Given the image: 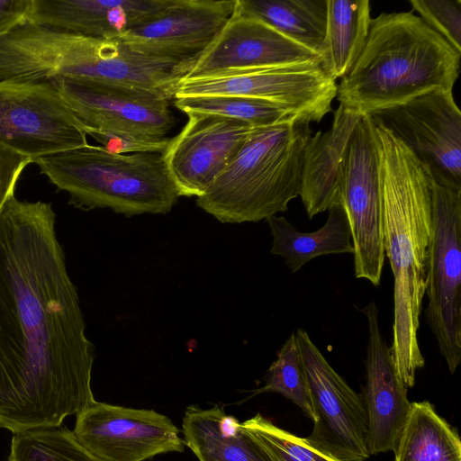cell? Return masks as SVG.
Returning a JSON list of instances; mask_svg holds the SVG:
<instances>
[{
  "instance_id": "2",
  "label": "cell",
  "mask_w": 461,
  "mask_h": 461,
  "mask_svg": "<svg viewBox=\"0 0 461 461\" xmlns=\"http://www.w3.org/2000/svg\"><path fill=\"white\" fill-rule=\"evenodd\" d=\"M374 122V121H373ZM379 158L384 256L393 275V342L400 380L415 384L425 365L418 332L426 294L432 225L429 173L390 131L374 122Z\"/></svg>"
},
{
  "instance_id": "6",
  "label": "cell",
  "mask_w": 461,
  "mask_h": 461,
  "mask_svg": "<svg viewBox=\"0 0 461 461\" xmlns=\"http://www.w3.org/2000/svg\"><path fill=\"white\" fill-rule=\"evenodd\" d=\"M429 177L432 225L426 315L453 375L461 362V187L438 182L430 174Z\"/></svg>"
},
{
  "instance_id": "18",
  "label": "cell",
  "mask_w": 461,
  "mask_h": 461,
  "mask_svg": "<svg viewBox=\"0 0 461 461\" xmlns=\"http://www.w3.org/2000/svg\"><path fill=\"white\" fill-rule=\"evenodd\" d=\"M170 0H32L30 23L91 38H116L151 19Z\"/></svg>"
},
{
  "instance_id": "4",
  "label": "cell",
  "mask_w": 461,
  "mask_h": 461,
  "mask_svg": "<svg viewBox=\"0 0 461 461\" xmlns=\"http://www.w3.org/2000/svg\"><path fill=\"white\" fill-rule=\"evenodd\" d=\"M310 124L299 118L253 128L196 204L223 223L258 222L287 211L300 196Z\"/></svg>"
},
{
  "instance_id": "5",
  "label": "cell",
  "mask_w": 461,
  "mask_h": 461,
  "mask_svg": "<svg viewBox=\"0 0 461 461\" xmlns=\"http://www.w3.org/2000/svg\"><path fill=\"white\" fill-rule=\"evenodd\" d=\"M33 163L68 194L69 204L85 211L108 208L126 217L166 214L181 197L162 153L115 154L88 144Z\"/></svg>"
},
{
  "instance_id": "7",
  "label": "cell",
  "mask_w": 461,
  "mask_h": 461,
  "mask_svg": "<svg viewBox=\"0 0 461 461\" xmlns=\"http://www.w3.org/2000/svg\"><path fill=\"white\" fill-rule=\"evenodd\" d=\"M314 413L304 440L339 461H366L368 421L364 400L329 364L303 329L294 331Z\"/></svg>"
},
{
  "instance_id": "16",
  "label": "cell",
  "mask_w": 461,
  "mask_h": 461,
  "mask_svg": "<svg viewBox=\"0 0 461 461\" xmlns=\"http://www.w3.org/2000/svg\"><path fill=\"white\" fill-rule=\"evenodd\" d=\"M237 0H170L158 14L118 37L146 56L186 60L202 52L232 14Z\"/></svg>"
},
{
  "instance_id": "27",
  "label": "cell",
  "mask_w": 461,
  "mask_h": 461,
  "mask_svg": "<svg viewBox=\"0 0 461 461\" xmlns=\"http://www.w3.org/2000/svg\"><path fill=\"white\" fill-rule=\"evenodd\" d=\"M277 393L295 403L307 417L314 420L309 389L294 332L277 352L276 359L266 375V384L255 391Z\"/></svg>"
},
{
  "instance_id": "17",
  "label": "cell",
  "mask_w": 461,
  "mask_h": 461,
  "mask_svg": "<svg viewBox=\"0 0 461 461\" xmlns=\"http://www.w3.org/2000/svg\"><path fill=\"white\" fill-rule=\"evenodd\" d=\"M361 312L367 326L366 384L361 395L368 421V452L370 456L394 453L411 406L408 387L397 375L381 332L376 304L370 302Z\"/></svg>"
},
{
  "instance_id": "12",
  "label": "cell",
  "mask_w": 461,
  "mask_h": 461,
  "mask_svg": "<svg viewBox=\"0 0 461 461\" xmlns=\"http://www.w3.org/2000/svg\"><path fill=\"white\" fill-rule=\"evenodd\" d=\"M50 83L93 133L165 139L176 124L171 99L148 91L57 78Z\"/></svg>"
},
{
  "instance_id": "14",
  "label": "cell",
  "mask_w": 461,
  "mask_h": 461,
  "mask_svg": "<svg viewBox=\"0 0 461 461\" xmlns=\"http://www.w3.org/2000/svg\"><path fill=\"white\" fill-rule=\"evenodd\" d=\"M179 429L153 410L95 402L77 414V439L104 461H144L167 452H182Z\"/></svg>"
},
{
  "instance_id": "11",
  "label": "cell",
  "mask_w": 461,
  "mask_h": 461,
  "mask_svg": "<svg viewBox=\"0 0 461 461\" xmlns=\"http://www.w3.org/2000/svg\"><path fill=\"white\" fill-rule=\"evenodd\" d=\"M369 115L404 143L436 181L461 187V113L453 91L435 90Z\"/></svg>"
},
{
  "instance_id": "10",
  "label": "cell",
  "mask_w": 461,
  "mask_h": 461,
  "mask_svg": "<svg viewBox=\"0 0 461 461\" xmlns=\"http://www.w3.org/2000/svg\"><path fill=\"white\" fill-rule=\"evenodd\" d=\"M341 204L350 227L355 276L377 286L385 256L379 158L370 115L361 117L348 142Z\"/></svg>"
},
{
  "instance_id": "1",
  "label": "cell",
  "mask_w": 461,
  "mask_h": 461,
  "mask_svg": "<svg viewBox=\"0 0 461 461\" xmlns=\"http://www.w3.org/2000/svg\"><path fill=\"white\" fill-rule=\"evenodd\" d=\"M51 203L12 196L0 212V427H59L95 402V346Z\"/></svg>"
},
{
  "instance_id": "25",
  "label": "cell",
  "mask_w": 461,
  "mask_h": 461,
  "mask_svg": "<svg viewBox=\"0 0 461 461\" xmlns=\"http://www.w3.org/2000/svg\"><path fill=\"white\" fill-rule=\"evenodd\" d=\"M174 105L185 114L188 113L212 114L240 121L253 128L303 118L279 104L240 96L178 97L174 98Z\"/></svg>"
},
{
  "instance_id": "19",
  "label": "cell",
  "mask_w": 461,
  "mask_h": 461,
  "mask_svg": "<svg viewBox=\"0 0 461 461\" xmlns=\"http://www.w3.org/2000/svg\"><path fill=\"white\" fill-rule=\"evenodd\" d=\"M362 115L339 104L332 125L308 140L300 196L310 219L341 204L344 163L351 135Z\"/></svg>"
},
{
  "instance_id": "23",
  "label": "cell",
  "mask_w": 461,
  "mask_h": 461,
  "mask_svg": "<svg viewBox=\"0 0 461 461\" xmlns=\"http://www.w3.org/2000/svg\"><path fill=\"white\" fill-rule=\"evenodd\" d=\"M236 6L321 57L327 0H237Z\"/></svg>"
},
{
  "instance_id": "28",
  "label": "cell",
  "mask_w": 461,
  "mask_h": 461,
  "mask_svg": "<svg viewBox=\"0 0 461 461\" xmlns=\"http://www.w3.org/2000/svg\"><path fill=\"white\" fill-rule=\"evenodd\" d=\"M272 461H339L299 438L274 425L261 414L241 423Z\"/></svg>"
},
{
  "instance_id": "29",
  "label": "cell",
  "mask_w": 461,
  "mask_h": 461,
  "mask_svg": "<svg viewBox=\"0 0 461 461\" xmlns=\"http://www.w3.org/2000/svg\"><path fill=\"white\" fill-rule=\"evenodd\" d=\"M423 22L461 53V1L410 0Z\"/></svg>"
},
{
  "instance_id": "32",
  "label": "cell",
  "mask_w": 461,
  "mask_h": 461,
  "mask_svg": "<svg viewBox=\"0 0 461 461\" xmlns=\"http://www.w3.org/2000/svg\"><path fill=\"white\" fill-rule=\"evenodd\" d=\"M32 0H0V38L29 22Z\"/></svg>"
},
{
  "instance_id": "15",
  "label": "cell",
  "mask_w": 461,
  "mask_h": 461,
  "mask_svg": "<svg viewBox=\"0 0 461 461\" xmlns=\"http://www.w3.org/2000/svg\"><path fill=\"white\" fill-rule=\"evenodd\" d=\"M163 158L180 196L200 197L239 152L253 127L230 118L188 113Z\"/></svg>"
},
{
  "instance_id": "20",
  "label": "cell",
  "mask_w": 461,
  "mask_h": 461,
  "mask_svg": "<svg viewBox=\"0 0 461 461\" xmlns=\"http://www.w3.org/2000/svg\"><path fill=\"white\" fill-rule=\"evenodd\" d=\"M182 426L184 443L199 461H272L241 423L218 405L189 406Z\"/></svg>"
},
{
  "instance_id": "8",
  "label": "cell",
  "mask_w": 461,
  "mask_h": 461,
  "mask_svg": "<svg viewBox=\"0 0 461 461\" xmlns=\"http://www.w3.org/2000/svg\"><path fill=\"white\" fill-rule=\"evenodd\" d=\"M207 95L264 100L319 122L332 111L337 84L322 63L245 69L180 79L174 98Z\"/></svg>"
},
{
  "instance_id": "13",
  "label": "cell",
  "mask_w": 461,
  "mask_h": 461,
  "mask_svg": "<svg viewBox=\"0 0 461 461\" xmlns=\"http://www.w3.org/2000/svg\"><path fill=\"white\" fill-rule=\"evenodd\" d=\"M318 63H322L318 53L235 6L230 17L210 44L187 60L181 79L228 71Z\"/></svg>"
},
{
  "instance_id": "24",
  "label": "cell",
  "mask_w": 461,
  "mask_h": 461,
  "mask_svg": "<svg viewBox=\"0 0 461 461\" xmlns=\"http://www.w3.org/2000/svg\"><path fill=\"white\" fill-rule=\"evenodd\" d=\"M394 455L395 461H461V442L431 403L413 402Z\"/></svg>"
},
{
  "instance_id": "31",
  "label": "cell",
  "mask_w": 461,
  "mask_h": 461,
  "mask_svg": "<svg viewBox=\"0 0 461 461\" xmlns=\"http://www.w3.org/2000/svg\"><path fill=\"white\" fill-rule=\"evenodd\" d=\"M33 160L12 149L0 145V212L15 189L25 167Z\"/></svg>"
},
{
  "instance_id": "22",
  "label": "cell",
  "mask_w": 461,
  "mask_h": 461,
  "mask_svg": "<svg viewBox=\"0 0 461 461\" xmlns=\"http://www.w3.org/2000/svg\"><path fill=\"white\" fill-rule=\"evenodd\" d=\"M368 0H327L322 66L338 79L357 59L368 35L371 16Z\"/></svg>"
},
{
  "instance_id": "30",
  "label": "cell",
  "mask_w": 461,
  "mask_h": 461,
  "mask_svg": "<svg viewBox=\"0 0 461 461\" xmlns=\"http://www.w3.org/2000/svg\"><path fill=\"white\" fill-rule=\"evenodd\" d=\"M104 149L115 154L142 152L163 153L169 141L165 139H145L128 134L96 132L91 135Z\"/></svg>"
},
{
  "instance_id": "26",
  "label": "cell",
  "mask_w": 461,
  "mask_h": 461,
  "mask_svg": "<svg viewBox=\"0 0 461 461\" xmlns=\"http://www.w3.org/2000/svg\"><path fill=\"white\" fill-rule=\"evenodd\" d=\"M8 461H104L67 428L52 427L14 434Z\"/></svg>"
},
{
  "instance_id": "9",
  "label": "cell",
  "mask_w": 461,
  "mask_h": 461,
  "mask_svg": "<svg viewBox=\"0 0 461 461\" xmlns=\"http://www.w3.org/2000/svg\"><path fill=\"white\" fill-rule=\"evenodd\" d=\"M88 131L49 82L0 81V145L31 158L88 145Z\"/></svg>"
},
{
  "instance_id": "3",
  "label": "cell",
  "mask_w": 461,
  "mask_h": 461,
  "mask_svg": "<svg viewBox=\"0 0 461 461\" xmlns=\"http://www.w3.org/2000/svg\"><path fill=\"white\" fill-rule=\"evenodd\" d=\"M461 53L412 12L371 19L357 59L337 85L339 104L369 115L435 90L453 91Z\"/></svg>"
},
{
  "instance_id": "21",
  "label": "cell",
  "mask_w": 461,
  "mask_h": 461,
  "mask_svg": "<svg viewBox=\"0 0 461 461\" xmlns=\"http://www.w3.org/2000/svg\"><path fill=\"white\" fill-rule=\"evenodd\" d=\"M328 211L325 224L313 232L299 231L284 216L266 219L273 237L270 252L283 258L293 273L317 257L353 254L349 222L343 205H335Z\"/></svg>"
}]
</instances>
